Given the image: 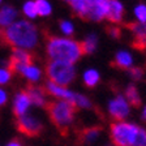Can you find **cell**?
Segmentation results:
<instances>
[{
	"instance_id": "cell-4",
	"label": "cell",
	"mask_w": 146,
	"mask_h": 146,
	"mask_svg": "<svg viewBox=\"0 0 146 146\" xmlns=\"http://www.w3.org/2000/svg\"><path fill=\"white\" fill-rule=\"evenodd\" d=\"M44 74L48 82L60 88H67L76 77V70L72 64L59 60H47L44 64Z\"/></svg>"
},
{
	"instance_id": "cell-8",
	"label": "cell",
	"mask_w": 146,
	"mask_h": 146,
	"mask_svg": "<svg viewBox=\"0 0 146 146\" xmlns=\"http://www.w3.org/2000/svg\"><path fill=\"white\" fill-rule=\"evenodd\" d=\"M124 26L133 34L132 47L143 52L146 50V22H125Z\"/></svg>"
},
{
	"instance_id": "cell-30",
	"label": "cell",
	"mask_w": 146,
	"mask_h": 146,
	"mask_svg": "<svg viewBox=\"0 0 146 146\" xmlns=\"http://www.w3.org/2000/svg\"><path fill=\"white\" fill-rule=\"evenodd\" d=\"M60 27H61V30H63L65 34H68V35H70V34L73 33V25L68 21H61Z\"/></svg>"
},
{
	"instance_id": "cell-16",
	"label": "cell",
	"mask_w": 146,
	"mask_h": 146,
	"mask_svg": "<svg viewBox=\"0 0 146 146\" xmlns=\"http://www.w3.org/2000/svg\"><path fill=\"white\" fill-rule=\"evenodd\" d=\"M132 56L127 51H120L115 55L113 60L111 61V67L120 70H128L132 68Z\"/></svg>"
},
{
	"instance_id": "cell-34",
	"label": "cell",
	"mask_w": 146,
	"mask_h": 146,
	"mask_svg": "<svg viewBox=\"0 0 146 146\" xmlns=\"http://www.w3.org/2000/svg\"><path fill=\"white\" fill-rule=\"evenodd\" d=\"M142 119H143V120H146V107H145V110H143V113H142Z\"/></svg>"
},
{
	"instance_id": "cell-32",
	"label": "cell",
	"mask_w": 146,
	"mask_h": 146,
	"mask_svg": "<svg viewBox=\"0 0 146 146\" xmlns=\"http://www.w3.org/2000/svg\"><path fill=\"white\" fill-rule=\"evenodd\" d=\"M7 146H22V142L18 140V138H13V140L9 141Z\"/></svg>"
},
{
	"instance_id": "cell-7",
	"label": "cell",
	"mask_w": 146,
	"mask_h": 146,
	"mask_svg": "<svg viewBox=\"0 0 146 146\" xmlns=\"http://www.w3.org/2000/svg\"><path fill=\"white\" fill-rule=\"evenodd\" d=\"M15 125L17 128V131L26 137H38L43 131L42 123L34 116L24 115L20 117H16Z\"/></svg>"
},
{
	"instance_id": "cell-20",
	"label": "cell",
	"mask_w": 146,
	"mask_h": 146,
	"mask_svg": "<svg viewBox=\"0 0 146 146\" xmlns=\"http://www.w3.org/2000/svg\"><path fill=\"white\" fill-rule=\"evenodd\" d=\"M98 38L95 35H89L85 38V40L81 42V50H82V56L85 55H91L97 48Z\"/></svg>"
},
{
	"instance_id": "cell-27",
	"label": "cell",
	"mask_w": 146,
	"mask_h": 146,
	"mask_svg": "<svg viewBox=\"0 0 146 146\" xmlns=\"http://www.w3.org/2000/svg\"><path fill=\"white\" fill-rule=\"evenodd\" d=\"M134 146H146V131L142 128H138L136 134V141H134Z\"/></svg>"
},
{
	"instance_id": "cell-29",
	"label": "cell",
	"mask_w": 146,
	"mask_h": 146,
	"mask_svg": "<svg viewBox=\"0 0 146 146\" xmlns=\"http://www.w3.org/2000/svg\"><path fill=\"white\" fill-rule=\"evenodd\" d=\"M106 31L111 38H113V39H120V38H121V29L117 26H107Z\"/></svg>"
},
{
	"instance_id": "cell-18",
	"label": "cell",
	"mask_w": 146,
	"mask_h": 146,
	"mask_svg": "<svg viewBox=\"0 0 146 146\" xmlns=\"http://www.w3.org/2000/svg\"><path fill=\"white\" fill-rule=\"evenodd\" d=\"M17 16L16 9L12 7H4L0 11V26H9L11 24H13V20Z\"/></svg>"
},
{
	"instance_id": "cell-6",
	"label": "cell",
	"mask_w": 146,
	"mask_h": 146,
	"mask_svg": "<svg viewBox=\"0 0 146 146\" xmlns=\"http://www.w3.org/2000/svg\"><path fill=\"white\" fill-rule=\"evenodd\" d=\"M35 56L29 51H25L22 48H12V55L9 56V60L7 63V70L12 74H16L24 67H31L34 65Z\"/></svg>"
},
{
	"instance_id": "cell-31",
	"label": "cell",
	"mask_w": 146,
	"mask_h": 146,
	"mask_svg": "<svg viewBox=\"0 0 146 146\" xmlns=\"http://www.w3.org/2000/svg\"><path fill=\"white\" fill-rule=\"evenodd\" d=\"M11 78V73L7 69H0V84H7Z\"/></svg>"
},
{
	"instance_id": "cell-21",
	"label": "cell",
	"mask_w": 146,
	"mask_h": 146,
	"mask_svg": "<svg viewBox=\"0 0 146 146\" xmlns=\"http://www.w3.org/2000/svg\"><path fill=\"white\" fill-rule=\"evenodd\" d=\"M100 77H99V73L97 72L95 69H89L88 72H85L84 74V85L89 89H93L94 86L98 85Z\"/></svg>"
},
{
	"instance_id": "cell-9",
	"label": "cell",
	"mask_w": 146,
	"mask_h": 146,
	"mask_svg": "<svg viewBox=\"0 0 146 146\" xmlns=\"http://www.w3.org/2000/svg\"><path fill=\"white\" fill-rule=\"evenodd\" d=\"M88 21H102L108 12V0H85Z\"/></svg>"
},
{
	"instance_id": "cell-26",
	"label": "cell",
	"mask_w": 146,
	"mask_h": 146,
	"mask_svg": "<svg viewBox=\"0 0 146 146\" xmlns=\"http://www.w3.org/2000/svg\"><path fill=\"white\" fill-rule=\"evenodd\" d=\"M24 12H25V15H26L27 17H30V18L36 17L38 12H36L35 3H34V1H27V3L24 5Z\"/></svg>"
},
{
	"instance_id": "cell-11",
	"label": "cell",
	"mask_w": 146,
	"mask_h": 146,
	"mask_svg": "<svg viewBox=\"0 0 146 146\" xmlns=\"http://www.w3.org/2000/svg\"><path fill=\"white\" fill-rule=\"evenodd\" d=\"M25 91L27 93L29 98H30L31 103L35 104V106H39L44 108L48 100H46V95H47V91H46L44 86L43 85H35L33 82L27 84L26 88H25Z\"/></svg>"
},
{
	"instance_id": "cell-15",
	"label": "cell",
	"mask_w": 146,
	"mask_h": 146,
	"mask_svg": "<svg viewBox=\"0 0 146 146\" xmlns=\"http://www.w3.org/2000/svg\"><path fill=\"white\" fill-rule=\"evenodd\" d=\"M43 86H44L46 91H47V95H54V97H58V98H60V99L74 102V93L67 90L65 88H60V86L55 85L52 82H47V84ZM74 103H76V102H74Z\"/></svg>"
},
{
	"instance_id": "cell-12",
	"label": "cell",
	"mask_w": 146,
	"mask_h": 146,
	"mask_svg": "<svg viewBox=\"0 0 146 146\" xmlns=\"http://www.w3.org/2000/svg\"><path fill=\"white\" fill-rule=\"evenodd\" d=\"M103 131V128L98 125V127H88V128H84L81 131L78 132L77 134V143L78 145H88V143L94 142L97 140L98 137L100 136Z\"/></svg>"
},
{
	"instance_id": "cell-36",
	"label": "cell",
	"mask_w": 146,
	"mask_h": 146,
	"mask_svg": "<svg viewBox=\"0 0 146 146\" xmlns=\"http://www.w3.org/2000/svg\"><path fill=\"white\" fill-rule=\"evenodd\" d=\"M0 1H1V0H0Z\"/></svg>"
},
{
	"instance_id": "cell-23",
	"label": "cell",
	"mask_w": 146,
	"mask_h": 146,
	"mask_svg": "<svg viewBox=\"0 0 146 146\" xmlns=\"http://www.w3.org/2000/svg\"><path fill=\"white\" fill-rule=\"evenodd\" d=\"M34 3H35L36 12L39 16H48L51 13V5L46 0H36Z\"/></svg>"
},
{
	"instance_id": "cell-3",
	"label": "cell",
	"mask_w": 146,
	"mask_h": 146,
	"mask_svg": "<svg viewBox=\"0 0 146 146\" xmlns=\"http://www.w3.org/2000/svg\"><path fill=\"white\" fill-rule=\"evenodd\" d=\"M46 111L48 113V117L55 128L59 131L61 136H68L70 125L73 123L74 115L78 111V107L72 100H48L46 104Z\"/></svg>"
},
{
	"instance_id": "cell-13",
	"label": "cell",
	"mask_w": 146,
	"mask_h": 146,
	"mask_svg": "<svg viewBox=\"0 0 146 146\" xmlns=\"http://www.w3.org/2000/svg\"><path fill=\"white\" fill-rule=\"evenodd\" d=\"M31 100L27 95V93L24 90L18 91L17 95L15 98V103H13V113H15L16 117H20V116H24L25 112L27 111L29 106H30Z\"/></svg>"
},
{
	"instance_id": "cell-1",
	"label": "cell",
	"mask_w": 146,
	"mask_h": 146,
	"mask_svg": "<svg viewBox=\"0 0 146 146\" xmlns=\"http://www.w3.org/2000/svg\"><path fill=\"white\" fill-rule=\"evenodd\" d=\"M0 42L12 48H33L38 42L36 27L25 20L0 26Z\"/></svg>"
},
{
	"instance_id": "cell-33",
	"label": "cell",
	"mask_w": 146,
	"mask_h": 146,
	"mask_svg": "<svg viewBox=\"0 0 146 146\" xmlns=\"http://www.w3.org/2000/svg\"><path fill=\"white\" fill-rule=\"evenodd\" d=\"M5 102H7V94H5V91L0 90V106L5 104Z\"/></svg>"
},
{
	"instance_id": "cell-19",
	"label": "cell",
	"mask_w": 146,
	"mask_h": 146,
	"mask_svg": "<svg viewBox=\"0 0 146 146\" xmlns=\"http://www.w3.org/2000/svg\"><path fill=\"white\" fill-rule=\"evenodd\" d=\"M69 4L74 15L78 16L84 21H88V7L85 4V0H72Z\"/></svg>"
},
{
	"instance_id": "cell-28",
	"label": "cell",
	"mask_w": 146,
	"mask_h": 146,
	"mask_svg": "<svg viewBox=\"0 0 146 146\" xmlns=\"http://www.w3.org/2000/svg\"><path fill=\"white\" fill-rule=\"evenodd\" d=\"M134 15L140 20V22H146V5L140 4L134 8Z\"/></svg>"
},
{
	"instance_id": "cell-10",
	"label": "cell",
	"mask_w": 146,
	"mask_h": 146,
	"mask_svg": "<svg viewBox=\"0 0 146 146\" xmlns=\"http://www.w3.org/2000/svg\"><path fill=\"white\" fill-rule=\"evenodd\" d=\"M108 112L110 116L116 120V121H121L129 115V104L124 99V97L117 95L115 99H112L108 104Z\"/></svg>"
},
{
	"instance_id": "cell-24",
	"label": "cell",
	"mask_w": 146,
	"mask_h": 146,
	"mask_svg": "<svg viewBox=\"0 0 146 146\" xmlns=\"http://www.w3.org/2000/svg\"><path fill=\"white\" fill-rule=\"evenodd\" d=\"M74 102H76L77 107H81V108H91L93 107L91 106V102L88 98L81 94H77V93H74Z\"/></svg>"
},
{
	"instance_id": "cell-35",
	"label": "cell",
	"mask_w": 146,
	"mask_h": 146,
	"mask_svg": "<svg viewBox=\"0 0 146 146\" xmlns=\"http://www.w3.org/2000/svg\"><path fill=\"white\" fill-rule=\"evenodd\" d=\"M65 1H68V3H70V1H72V0H65Z\"/></svg>"
},
{
	"instance_id": "cell-14",
	"label": "cell",
	"mask_w": 146,
	"mask_h": 146,
	"mask_svg": "<svg viewBox=\"0 0 146 146\" xmlns=\"http://www.w3.org/2000/svg\"><path fill=\"white\" fill-rule=\"evenodd\" d=\"M123 15H124V8L119 0H108V12L106 18L110 22L119 24L123 21Z\"/></svg>"
},
{
	"instance_id": "cell-25",
	"label": "cell",
	"mask_w": 146,
	"mask_h": 146,
	"mask_svg": "<svg viewBox=\"0 0 146 146\" xmlns=\"http://www.w3.org/2000/svg\"><path fill=\"white\" fill-rule=\"evenodd\" d=\"M127 72H128V74L132 77V80L138 81V80H141L143 77V74H145V68H142V67H133V68H131V69H128Z\"/></svg>"
},
{
	"instance_id": "cell-2",
	"label": "cell",
	"mask_w": 146,
	"mask_h": 146,
	"mask_svg": "<svg viewBox=\"0 0 146 146\" xmlns=\"http://www.w3.org/2000/svg\"><path fill=\"white\" fill-rule=\"evenodd\" d=\"M46 52L50 60H59L73 65L82 56L81 42L55 35H46Z\"/></svg>"
},
{
	"instance_id": "cell-5",
	"label": "cell",
	"mask_w": 146,
	"mask_h": 146,
	"mask_svg": "<svg viewBox=\"0 0 146 146\" xmlns=\"http://www.w3.org/2000/svg\"><path fill=\"white\" fill-rule=\"evenodd\" d=\"M137 125L125 121H113L110 127V138L113 146H134Z\"/></svg>"
},
{
	"instance_id": "cell-22",
	"label": "cell",
	"mask_w": 146,
	"mask_h": 146,
	"mask_svg": "<svg viewBox=\"0 0 146 146\" xmlns=\"http://www.w3.org/2000/svg\"><path fill=\"white\" fill-rule=\"evenodd\" d=\"M20 74H22L24 77H26V78H29L30 81H38L40 77V72L38 68H35L34 65H31V67H24L21 70H20Z\"/></svg>"
},
{
	"instance_id": "cell-17",
	"label": "cell",
	"mask_w": 146,
	"mask_h": 146,
	"mask_svg": "<svg viewBox=\"0 0 146 146\" xmlns=\"http://www.w3.org/2000/svg\"><path fill=\"white\" fill-rule=\"evenodd\" d=\"M125 99H127L128 104L133 106L134 108H140L141 104H142L138 89H137L136 85H133V84H129V85L127 86V89H125Z\"/></svg>"
}]
</instances>
